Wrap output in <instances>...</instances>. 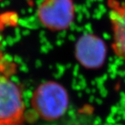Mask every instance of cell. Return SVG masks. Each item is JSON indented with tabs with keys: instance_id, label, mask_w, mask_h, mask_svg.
I'll use <instances>...</instances> for the list:
<instances>
[{
	"instance_id": "cell-6",
	"label": "cell",
	"mask_w": 125,
	"mask_h": 125,
	"mask_svg": "<svg viewBox=\"0 0 125 125\" xmlns=\"http://www.w3.org/2000/svg\"><path fill=\"white\" fill-rule=\"evenodd\" d=\"M0 125H2V124H0Z\"/></svg>"
},
{
	"instance_id": "cell-2",
	"label": "cell",
	"mask_w": 125,
	"mask_h": 125,
	"mask_svg": "<svg viewBox=\"0 0 125 125\" xmlns=\"http://www.w3.org/2000/svg\"><path fill=\"white\" fill-rule=\"evenodd\" d=\"M69 99L66 89L56 82L39 85L32 93L31 106L39 117L45 121L60 118L69 107Z\"/></svg>"
},
{
	"instance_id": "cell-5",
	"label": "cell",
	"mask_w": 125,
	"mask_h": 125,
	"mask_svg": "<svg viewBox=\"0 0 125 125\" xmlns=\"http://www.w3.org/2000/svg\"><path fill=\"white\" fill-rule=\"evenodd\" d=\"M108 6L112 31V49L116 56L125 60V1L109 0Z\"/></svg>"
},
{
	"instance_id": "cell-3",
	"label": "cell",
	"mask_w": 125,
	"mask_h": 125,
	"mask_svg": "<svg viewBox=\"0 0 125 125\" xmlns=\"http://www.w3.org/2000/svg\"><path fill=\"white\" fill-rule=\"evenodd\" d=\"M36 14L40 23L51 31L69 29L75 17L73 0H42L37 8Z\"/></svg>"
},
{
	"instance_id": "cell-1",
	"label": "cell",
	"mask_w": 125,
	"mask_h": 125,
	"mask_svg": "<svg viewBox=\"0 0 125 125\" xmlns=\"http://www.w3.org/2000/svg\"><path fill=\"white\" fill-rule=\"evenodd\" d=\"M0 52V124L23 125L25 103L21 87L11 78V68Z\"/></svg>"
},
{
	"instance_id": "cell-4",
	"label": "cell",
	"mask_w": 125,
	"mask_h": 125,
	"mask_svg": "<svg viewBox=\"0 0 125 125\" xmlns=\"http://www.w3.org/2000/svg\"><path fill=\"white\" fill-rule=\"evenodd\" d=\"M78 61L87 69H98L103 65L106 57L104 42L94 34H84L75 44Z\"/></svg>"
}]
</instances>
